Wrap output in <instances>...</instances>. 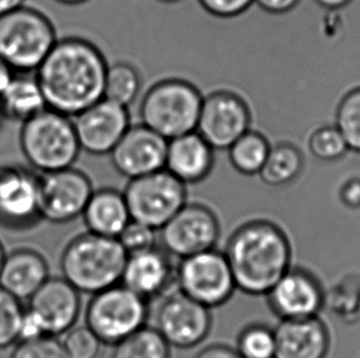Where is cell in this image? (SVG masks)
<instances>
[{"label": "cell", "instance_id": "7402d4cb", "mask_svg": "<svg viewBox=\"0 0 360 358\" xmlns=\"http://www.w3.org/2000/svg\"><path fill=\"white\" fill-rule=\"evenodd\" d=\"M49 279V264L32 249L10 253L0 270V287L19 300H30Z\"/></svg>", "mask_w": 360, "mask_h": 358}, {"label": "cell", "instance_id": "44dd1931", "mask_svg": "<svg viewBox=\"0 0 360 358\" xmlns=\"http://www.w3.org/2000/svg\"><path fill=\"white\" fill-rule=\"evenodd\" d=\"M214 151L197 131L177 136L167 141L165 170L186 185L200 183L213 171Z\"/></svg>", "mask_w": 360, "mask_h": 358}, {"label": "cell", "instance_id": "4dcf8cb0", "mask_svg": "<svg viewBox=\"0 0 360 358\" xmlns=\"http://www.w3.org/2000/svg\"><path fill=\"white\" fill-rule=\"evenodd\" d=\"M307 146L312 156L323 162L341 160L349 151L345 138L336 126L317 128L309 138Z\"/></svg>", "mask_w": 360, "mask_h": 358}, {"label": "cell", "instance_id": "6da1fadb", "mask_svg": "<svg viewBox=\"0 0 360 358\" xmlns=\"http://www.w3.org/2000/svg\"><path fill=\"white\" fill-rule=\"evenodd\" d=\"M108 67L88 39H58L36 70L47 108L73 118L101 101Z\"/></svg>", "mask_w": 360, "mask_h": 358}, {"label": "cell", "instance_id": "52a82bcc", "mask_svg": "<svg viewBox=\"0 0 360 358\" xmlns=\"http://www.w3.org/2000/svg\"><path fill=\"white\" fill-rule=\"evenodd\" d=\"M149 302L118 284L91 296L85 308V325L105 346H116L149 319Z\"/></svg>", "mask_w": 360, "mask_h": 358}, {"label": "cell", "instance_id": "836d02e7", "mask_svg": "<svg viewBox=\"0 0 360 358\" xmlns=\"http://www.w3.org/2000/svg\"><path fill=\"white\" fill-rule=\"evenodd\" d=\"M10 358H67L59 338L44 335L39 339L19 341Z\"/></svg>", "mask_w": 360, "mask_h": 358}, {"label": "cell", "instance_id": "3957f363", "mask_svg": "<svg viewBox=\"0 0 360 358\" xmlns=\"http://www.w3.org/2000/svg\"><path fill=\"white\" fill-rule=\"evenodd\" d=\"M127 254L117 238L85 232L74 237L60 257L62 277L84 295L121 284Z\"/></svg>", "mask_w": 360, "mask_h": 358}, {"label": "cell", "instance_id": "83f0119b", "mask_svg": "<svg viewBox=\"0 0 360 358\" xmlns=\"http://www.w3.org/2000/svg\"><path fill=\"white\" fill-rule=\"evenodd\" d=\"M170 345L154 326H144L113 346L111 358H171Z\"/></svg>", "mask_w": 360, "mask_h": 358}, {"label": "cell", "instance_id": "1f68e13d", "mask_svg": "<svg viewBox=\"0 0 360 358\" xmlns=\"http://www.w3.org/2000/svg\"><path fill=\"white\" fill-rule=\"evenodd\" d=\"M24 313L21 300L0 287V349H6L19 341Z\"/></svg>", "mask_w": 360, "mask_h": 358}, {"label": "cell", "instance_id": "30bf717a", "mask_svg": "<svg viewBox=\"0 0 360 358\" xmlns=\"http://www.w3.org/2000/svg\"><path fill=\"white\" fill-rule=\"evenodd\" d=\"M221 226L217 213L205 204L186 203L185 206L159 230L161 248L171 257L184 258L215 249Z\"/></svg>", "mask_w": 360, "mask_h": 358}, {"label": "cell", "instance_id": "74e56055", "mask_svg": "<svg viewBox=\"0 0 360 358\" xmlns=\"http://www.w3.org/2000/svg\"><path fill=\"white\" fill-rule=\"evenodd\" d=\"M342 203L347 208H360V178H352L347 180L341 188Z\"/></svg>", "mask_w": 360, "mask_h": 358}, {"label": "cell", "instance_id": "484cf974", "mask_svg": "<svg viewBox=\"0 0 360 358\" xmlns=\"http://www.w3.org/2000/svg\"><path fill=\"white\" fill-rule=\"evenodd\" d=\"M267 138L258 131H246L228 149L231 166L240 175H258L271 150Z\"/></svg>", "mask_w": 360, "mask_h": 358}, {"label": "cell", "instance_id": "ee69618b", "mask_svg": "<svg viewBox=\"0 0 360 358\" xmlns=\"http://www.w3.org/2000/svg\"><path fill=\"white\" fill-rule=\"evenodd\" d=\"M63 5H80L86 3L89 0H56Z\"/></svg>", "mask_w": 360, "mask_h": 358}, {"label": "cell", "instance_id": "603a6c76", "mask_svg": "<svg viewBox=\"0 0 360 358\" xmlns=\"http://www.w3.org/2000/svg\"><path fill=\"white\" fill-rule=\"evenodd\" d=\"M82 216L89 232L110 238H118L131 220L124 194L113 188L94 190Z\"/></svg>", "mask_w": 360, "mask_h": 358}, {"label": "cell", "instance_id": "60d3db41", "mask_svg": "<svg viewBox=\"0 0 360 358\" xmlns=\"http://www.w3.org/2000/svg\"><path fill=\"white\" fill-rule=\"evenodd\" d=\"M15 75H16V72L10 68L3 59H0V95L3 93L5 88L9 86V84L15 78Z\"/></svg>", "mask_w": 360, "mask_h": 358}, {"label": "cell", "instance_id": "f546056e", "mask_svg": "<svg viewBox=\"0 0 360 358\" xmlns=\"http://www.w3.org/2000/svg\"><path fill=\"white\" fill-rule=\"evenodd\" d=\"M336 126L349 151L360 154V86L342 97L337 107Z\"/></svg>", "mask_w": 360, "mask_h": 358}, {"label": "cell", "instance_id": "7bdbcfd3", "mask_svg": "<svg viewBox=\"0 0 360 358\" xmlns=\"http://www.w3.org/2000/svg\"><path fill=\"white\" fill-rule=\"evenodd\" d=\"M317 4L327 10H338L352 3V0H315Z\"/></svg>", "mask_w": 360, "mask_h": 358}, {"label": "cell", "instance_id": "8992f818", "mask_svg": "<svg viewBox=\"0 0 360 358\" xmlns=\"http://www.w3.org/2000/svg\"><path fill=\"white\" fill-rule=\"evenodd\" d=\"M57 41L53 24L39 10L22 6L0 18V59L16 73L37 70Z\"/></svg>", "mask_w": 360, "mask_h": 358}, {"label": "cell", "instance_id": "5bb4252c", "mask_svg": "<svg viewBox=\"0 0 360 358\" xmlns=\"http://www.w3.org/2000/svg\"><path fill=\"white\" fill-rule=\"evenodd\" d=\"M251 111L243 97L231 91H215L203 98L197 133L214 150H228L250 131Z\"/></svg>", "mask_w": 360, "mask_h": 358}, {"label": "cell", "instance_id": "9a60e30c", "mask_svg": "<svg viewBox=\"0 0 360 358\" xmlns=\"http://www.w3.org/2000/svg\"><path fill=\"white\" fill-rule=\"evenodd\" d=\"M266 297L269 310L279 320L315 318L326 305L321 282L304 267H290Z\"/></svg>", "mask_w": 360, "mask_h": 358}, {"label": "cell", "instance_id": "8d00e7d4", "mask_svg": "<svg viewBox=\"0 0 360 358\" xmlns=\"http://www.w3.org/2000/svg\"><path fill=\"white\" fill-rule=\"evenodd\" d=\"M44 335L46 333L39 318L31 310H25L24 317L20 325L19 341L39 339Z\"/></svg>", "mask_w": 360, "mask_h": 358}, {"label": "cell", "instance_id": "8fae6325", "mask_svg": "<svg viewBox=\"0 0 360 358\" xmlns=\"http://www.w3.org/2000/svg\"><path fill=\"white\" fill-rule=\"evenodd\" d=\"M212 310L176 289L162 296L155 313L158 333L171 349L191 350L200 346L212 331Z\"/></svg>", "mask_w": 360, "mask_h": 358}, {"label": "cell", "instance_id": "d590c367", "mask_svg": "<svg viewBox=\"0 0 360 358\" xmlns=\"http://www.w3.org/2000/svg\"><path fill=\"white\" fill-rule=\"evenodd\" d=\"M200 6L213 16L230 19L243 14L255 4V0H198Z\"/></svg>", "mask_w": 360, "mask_h": 358}, {"label": "cell", "instance_id": "d6986e66", "mask_svg": "<svg viewBox=\"0 0 360 358\" xmlns=\"http://www.w3.org/2000/svg\"><path fill=\"white\" fill-rule=\"evenodd\" d=\"M176 267L169 253L156 247L131 253L127 257L121 284L150 302L175 285Z\"/></svg>", "mask_w": 360, "mask_h": 358}, {"label": "cell", "instance_id": "f6af8a7d", "mask_svg": "<svg viewBox=\"0 0 360 358\" xmlns=\"http://www.w3.org/2000/svg\"><path fill=\"white\" fill-rule=\"evenodd\" d=\"M5 257H6V254H5L4 248H3L1 243H0V270H1V267H3Z\"/></svg>", "mask_w": 360, "mask_h": 358}, {"label": "cell", "instance_id": "ba28073f", "mask_svg": "<svg viewBox=\"0 0 360 358\" xmlns=\"http://www.w3.org/2000/svg\"><path fill=\"white\" fill-rule=\"evenodd\" d=\"M123 194L131 220L156 231L164 227L188 201L187 185L166 170L129 179Z\"/></svg>", "mask_w": 360, "mask_h": 358}, {"label": "cell", "instance_id": "ab89813d", "mask_svg": "<svg viewBox=\"0 0 360 358\" xmlns=\"http://www.w3.org/2000/svg\"><path fill=\"white\" fill-rule=\"evenodd\" d=\"M300 0H255V4H257L263 11L269 14H285L292 11Z\"/></svg>", "mask_w": 360, "mask_h": 358}, {"label": "cell", "instance_id": "9c48e42d", "mask_svg": "<svg viewBox=\"0 0 360 358\" xmlns=\"http://www.w3.org/2000/svg\"><path fill=\"white\" fill-rule=\"evenodd\" d=\"M177 290L210 310L229 302L236 291L224 252L217 248L180 259L176 265Z\"/></svg>", "mask_w": 360, "mask_h": 358}, {"label": "cell", "instance_id": "f35d334b", "mask_svg": "<svg viewBox=\"0 0 360 358\" xmlns=\"http://www.w3.org/2000/svg\"><path fill=\"white\" fill-rule=\"evenodd\" d=\"M195 358H243L235 347L229 345L212 344L200 350Z\"/></svg>", "mask_w": 360, "mask_h": 358}, {"label": "cell", "instance_id": "d4e9b609", "mask_svg": "<svg viewBox=\"0 0 360 358\" xmlns=\"http://www.w3.org/2000/svg\"><path fill=\"white\" fill-rule=\"evenodd\" d=\"M304 165V155L297 146L281 142L271 146L267 160L258 177L269 187H285L300 177Z\"/></svg>", "mask_w": 360, "mask_h": 358}, {"label": "cell", "instance_id": "d6a6232c", "mask_svg": "<svg viewBox=\"0 0 360 358\" xmlns=\"http://www.w3.org/2000/svg\"><path fill=\"white\" fill-rule=\"evenodd\" d=\"M60 341L67 358H100L105 346L86 325H75L62 335Z\"/></svg>", "mask_w": 360, "mask_h": 358}, {"label": "cell", "instance_id": "bcb514c9", "mask_svg": "<svg viewBox=\"0 0 360 358\" xmlns=\"http://www.w3.org/2000/svg\"><path fill=\"white\" fill-rule=\"evenodd\" d=\"M159 1H162V3H167V4H170V3H177V1H181V0H159Z\"/></svg>", "mask_w": 360, "mask_h": 358}, {"label": "cell", "instance_id": "7c38bea8", "mask_svg": "<svg viewBox=\"0 0 360 358\" xmlns=\"http://www.w3.org/2000/svg\"><path fill=\"white\" fill-rule=\"evenodd\" d=\"M93 182L74 167L39 175V208L42 220L68 223L82 216L94 193Z\"/></svg>", "mask_w": 360, "mask_h": 358}, {"label": "cell", "instance_id": "2e32d148", "mask_svg": "<svg viewBox=\"0 0 360 358\" xmlns=\"http://www.w3.org/2000/svg\"><path fill=\"white\" fill-rule=\"evenodd\" d=\"M82 151L90 155H110L131 126L128 108L103 98L73 117Z\"/></svg>", "mask_w": 360, "mask_h": 358}, {"label": "cell", "instance_id": "f1b7e54d", "mask_svg": "<svg viewBox=\"0 0 360 358\" xmlns=\"http://www.w3.org/2000/svg\"><path fill=\"white\" fill-rule=\"evenodd\" d=\"M235 350L243 358H276V333L262 323L248 324L240 331Z\"/></svg>", "mask_w": 360, "mask_h": 358}, {"label": "cell", "instance_id": "e0dca14e", "mask_svg": "<svg viewBox=\"0 0 360 358\" xmlns=\"http://www.w3.org/2000/svg\"><path fill=\"white\" fill-rule=\"evenodd\" d=\"M167 141L141 123L131 126L111 151V162L128 179L165 170Z\"/></svg>", "mask_w": 360, "mask_h": 358}, {"label": "cell", "instance_id": "ac0fdd59", "mask_svg": "<svg viewBox=\"0 0 360 358\" xmlns=\"http://www.w3.org/2000/svg\"><path fill=\"white\" fill-rule=\"evenodd\" d=\"M82 293L63 277H49L29 300V308L46 335L59 338L77 324L82 314Z\"/></svg>", "mask_w": 360, "mask_h": 358}, {"label": "cell", "instance_id": "ffe728a7", "mask_svg": "<svg viewBox=\"0 0 360 358\" xmlns=\"http://www.w3.org/2000/svg\"><path fill=\"white\" fill-rule=\"evenodd\" d=\"M276 333V358H326L331 338L320 317L279 320Z\"/></svg>", "mask_w": 360, "mask_h": 358}, {"label": "cell", "instance_id": "7a4b0ae2", "mask_svg": "<svg viewBox=\"0 0 360 358\" xmlns=\"http://www.w3.org/2000/svg\"><path fill=\"white\" fill-rule=\"evenodd\" d=\"M236 290L266 296L292 267V248L287 232L267 218L241 223L230 234L224 249Z\"/></svg>", "mask_w": 360, "mask_h": 358}, {"label": "cell", "instance_id": "4316f807", "mask_svg": "<svg viewBox=\"0 0 360 358\" xmlns=\"http://www.w3.org/2000/svg\"><path fill=\"white\" fill-rule=\"evenodd\" d=\"M141 88V74L134 65L120 62L108 65L103 98L128 108L136 101Z\"/></svg>", "mask_w": 360, "mask_h": 358}, {"label": "cell", "instance_id": "b9f144b4", "mask_svg": "<svg viewBox=\"0 0 360 358\" xmlns=\"http://www.w3.org/2000/svg\"><path fill=\"white\" fill-rule=\"evenodd\" d=\"M24 4L25 0H0V18L22 8Z\"/></svg>", "mask_w": 360, "mask_h": 358}, {"label": "cell", "instance_id": "cb8c5ba5", "mask_svg": "<svg viewBox=\"0 0 360 358\" xmlns=\"http://www.w3.org/2000/svg\"><path fill=\"white\" fill-rule=\"evenodd\" d=\"M47 108L36 75L16 73L0 95V116L8 121L25 123Z\"/></svg>", "mask_w": 360, "mask_h": 358}, {"label": "cell", "instance_id": "5b68a950", "mask_svg": "<svg viewBox=\"0 0 360 358\" xmlns=\"http://www.w3.org/2000/svg\"><path fill=\"white\" fill-rule=\"evenodd\" d=\"M20 146L30 165L42 175L73 167L82 151L73 119L49 108L22 123Z\"/></svg>", "mask_w": 360, "mask_h": 358}, {"label": "cell", "instance_id": "277c9868", "mask_svg": "<svg viewBox=\"0 0 360 358\" xmlns=\"http://www.w3.org/2000/svg\"><path fill=\"white\" fill-rule=\"evenodd\" d=\"M205 96L193 84L182 79H165L153 85L141 100L143 126L171 140L197 131Z\"/></svg>", "mask_w": 360, "mask_h": 358}, {"label": "cell", "instance_id": "e575fe53", "mask_svg": "<svg viewBox=\"0 0 360 358\" xmlns=\"http://www.w3.org/2000/svg\"><path fill=\"white\" fill-rule=\"evenodd\" d=\"M158 232L150 226L131 220L117 239L127 254H131L156 247Z\"/></svg>", "mask_w": 360, "mask_h": 358}, {"label": "cell", "instance_id": "4fadbf2b", "mask_svg": "<svg viewBox=\"0 0 360 358\" xmlns=\"http://www.w3.org/2000/svg\"><path fill=\"white\" fill-rule=\"evenodd\" d=\"M42 220L39 175L19 165L0 167V226L26 231Z\"/></svg>", "mask_w": 360, "mask_h": 358}]
</instances>
